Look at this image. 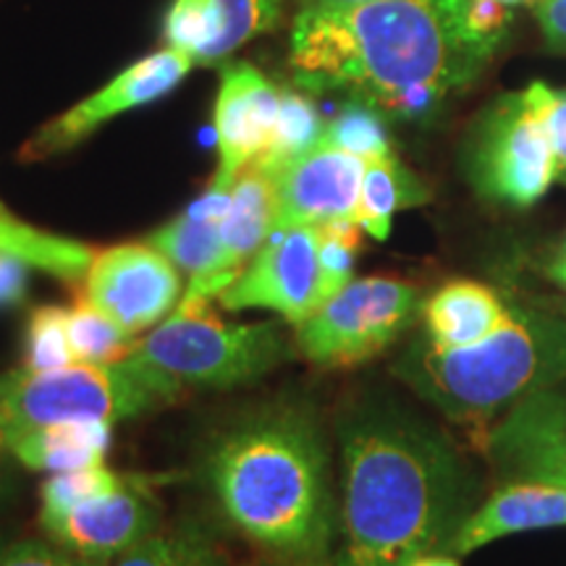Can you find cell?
Masks as SVG:
<instances>
[{
    "label": "cell",
    "instance_id": "obj_6",
    "mask_svg": "<svg viewBox=\"0 0 566 566\" xmlns=\"http://www.w3.org/2000/svg\"><path fill=\"white\" fill-rule=\"evenodd\" d=\"M176 401L153 375L132 363L69 365L59 370L0 375V433L63 422H124Z\"/></svg>",
    "mask_w": 566,
    "mask_h": 566
},
{
    "label": "cell",
    "instance_id": "obj_22",
    "mask_svg": "<svg viewBox=\"0 0 566 566\" xmlns=\"http://www.w3.org/2000/svg\"><path fill=\"white\" fill-rule=\"evenodd\" d=\"M0 252L19 258L21 263L53 275V279L76 283L84 281L97 250L59 233L42 231L0 210Z\"/></svg>",
    "mask_w": 566,
    "mask_h": 566
},
{
    "label": "cell",
    "instance_id": "obj_35",
    "mask_svg": "<svg viewBox=\"0 0 566 566\" xmlns=\"http://www.w3.org/2000/svg\"><path fill=\"white\" fill-rule=\"evenodd\" d=\"M475 9L483 13V17L491 21L499 32H509V27H512V21L516 13L522 9L533 11L535 6H541L543 0H470Z\"/></svg>",
    "mask_w": 566,
    "mask_h": 566
},
{
    "label": "cell",
    "instance_id": "obj_34",
    "mask_svg": "<svg viewBox=\"0 0 566 566\" xmlns=\"http://www.w3.org/2000/svg\"><path fill=\"white\" fill-rule=\"evenodd\" d=\"M27 271H30V265L0 252V307H17L24 302Z\"/></svg>",
    "mask_w": 566,
    "mask_h": 566
},
{
    "label": "cell",
    "instance_id": "obj_29",
    "mask_svg": "<svg viewBox=\"0 0 566 566\" xmlns=\"http://www.w3.org/2000/svg\"><path fill=\"white\" fill-rule=\"evenodd\" d=\"M317 231H321V296L325 304L354 281L363 229L357 221H336L317 226Z\"/></svg>",
    "mask_w": 566,
    "mask_h": 566
},
{
    "label": "cell",
    "instance_id": "obj_30",
    "mask_svg": "<svg viewBox=\"0 0 566 566\" xmlns=\"http://www.w3.org/2000/svg\"><path fill=\"white\" fill-rule=\"evenodd\" d=\"M323 139L365 160L394 155L391 139H388L384 124H380L378 111L359 103H352L349 108L338 113L334 122L325 124Z\"/></svg>",
    "mask_w": 566,
    "mask_h": 566
},
{
    "label": "cell",
    "instance_id": "obj_11",
    "mask_svg": "<svg viewBox=\"0 0 566 566\" xmlns=\"http://www.w3.org/2000/svg\"><path fill=\"white\" fill-rule=\"evenodd\" d=\"M181 294V271L150 242L95 252L84 275V300L105 310L134 336L166 321Z\"/></svg>",
    "mask_w": 566,
    "mask_h": 566
},
{
    "label": "cell",
    "instance_id": "obj_31",
    "mask_svg": "<svg viewBox=\"0 0 566 566\" xmlns=\"http://www.w3.org/2000/svg\"><path fill=\"white\" fill-rule=\"evenodd\" d=\"M537 116L546 126L551 147L556 155V179L566 181V90H554L543 82H533L527 87Z\"/></svg>",
    "mask_w": 566,
    "mask_h": 566
},
{
    "label": "cell",
    "instance_id": "obj_20",
    "mask_svg": "<svg viewBox=\"0 0 566 566\" xmlns=\"http://www.w3.org/2000/svg\"><path fill=\"white\" fill-rule=\"evenodd\" d=\"M108 422H63L11 436L6 449L30 470L69 472L103 464L111 443Z\"/></svg>",
    "mask_w": 566,
    "mask_h": 566
},
{
    "label": "cell",
    "instance_id": "obj_41",
    "mask_svg": "<svg viewBox=\"0 0 566 566\" xmlns=\"http://www.w3.org/2000/svg\"><path fill=\"white\" fill-rule=\"evenodd\" d=\"M265 566H294V564H281V562H273V564H265Z\"/></svg>",
    "mask_w": 566,
    "mask_h": 566
},
{
    "label": "cell",
    "instance_id": "obj_38",
    "mask_svg": "<svg viewBox=\"0 0 566 566\" xmlns=\"http://www.w3.org/2000/svg\"><path fill=\"white\" fill-rule=\"evenodd\" d=\"M296 9H334V6L365 3V0H294Z\"/></svg>",
    "mask_w": 566,
    "mask_h": 566
},
{
    "label": "cell",
    "instance_id": "obj_2",
    "mask_svg": "<svg viewBox=\"0 0 566 566\" xmlns=\"http://www.w3.org/2000/svg\"><path fill=\"white\" fill-rule=\"evenodd\" d=\"M344 454V543L334 566H407L449 548L467 506L464 470L424 424L367 409L338 428Z\"/></svg>",
    "mask_w": 566,
    "mask_h": 566
},
{
    "label": "cell",
    "instance_id": "obj_14",
    "mask_svg": "<svg viewBox=\"0 0 566 566\" xmlns=\"http://www.w3.org/2000/svg\"><path fill=\"white\" fill-rule=\"evenodd\" d=\"M160 509L147 488L126 483L122 491L84 501L55 516H40V525L59 546L87 558L113 562L158 530Z\"/></svg>",
    "mask_w": 566,
    "mask_h": 566
},
{
    "label": "cell",
    "instance_id": "obj_21",
    "mask_svg": "<svg viewBox=\"0 0 566 566\" xmlns=\"http://www.w3.org/2000/svg\"><path fill=\"white\" fill-rule=\"evenodd\" d=\"M428 189L396 160V155L373 158L365 166L354 221L359 223V229L367 237L384 242L388 233H391V221L396 212L428 202Z\"/></svg>",
    "mask_w": 566,
    "mask_h": 566
},
{
    "label": "cell",
    "instance_id": "obj_19",
    "mask_svg": "<svg viewBox=\"0 0 566 566\" xmlns=\"http://www.w3.org/2000/svg\"><path fill=\"white\" fill-rule=\"evenodd\" d=\"M231 189L208 187L202 200H197L192 208L174 221L160 226L150 233L153 247L166 254L179 271L187 275V283L205 279L218 263L223 244V218L229 210Z\"/></svg>",
    "mask_w": 566,
    "mask_h": 566
},
{
    "label": "cell",
    "instance_id": "obj_26",
    "mask_svg": "<svg viewBox=\"0 0 566 566\" xmlns=\"http://www.w3.org/2000/svg\"><path fill=\"white\" fill-rule=\"evenodd\" d=\"M325 134V122L317 113L315 103L296 90H283L279 122H275L271 145L254 160V166L268 174H279L286 163H292L313 150Z\"/></svg>",
    "mask_w": 566,
    "mask_h": 566
},
{
    "label": "cell",
    "instance_id": "obj_3",
    "mask_svg": "<svg viewBox=\"0 0 566 566\" xmlns=\"http://www.w3.org/2000/svg\"><path fill=\"white\" fill-rule=\"evenodd\" d=\"M205 472L231 525L273 562L334 566L328 457L304 409L273 407L239 420L212 443Z\"/></svg>",
    "mask_w": 566,
    "mask_h": 566
},
{
    "label": "cell",
    "instance_id": "obj_10",
    "mask_svg": "<svg viewBox=\"0 0 566 566\" xmlns=\"http://www.w3.org/2000/svg\"><path fill=\"white\" fill-rule=\"evenodd\" d=\"M223 310H273L300 325L321 310V231L317 226L279 229L244 273L218 296Z\"/></svg>",
    "mask_w": 566,
    "mask_h": 566
},
{
    "label": "cell",
    "instance_id": "obj_15",
    "mask_svg": "<svg viewBox=\"0 0 566 566\" xmlns=\"http://www.w3.org/2000/svg\"><path fill=\"white\" fill-rule=\"evenodd\" d=\"M275 176L260 166H247L242 176L233 181L229 210L223 218V244L218 263L205 279L187 283L179 304H197L218 300L231 286L252 258L275 231Z\"/></svg>",
    "mask_w": 566,
    "mask_h": 566
},
{
    "label": "cell",
    "instance_id": "obj_33",
    "mask_svg": "<svg viewBox=\"0 0 566 566\" xmlns=\"http://www.w3.org/2000/svg\"><path fill=\"white\" fill-rule=\"evenodd\" d=\"M533 17L551 51L566 53V0H543L533 9Z\"/></svg>",
    "mask_w": 566,
    "mask_h": 566
},
{
    "label": "cell",
    "instance_id": "obj_5",
    "mask_svg": "<svg viewBox=\"0 0 566 566\" xmlns=\"http://www.w3.org/2000/svg\"><path fill=\"white\" fill-rule=\"evenodd\" d=\"M286 338L275 323H229L210 302L176 304L150 336L126 357L153 375L174 399L184 391H226L263 378L286 357Z\"/></svg>",
    "mask_w": 566,
    "mask_h": 566
},
{
    "label": "cell",
    "instance_id": "obj_18",
    "mask_svg": "<svg viewBox=\"0 0 566 566\" xmlns=\"http://www.w3.org/2000/svg\"><path fill=\"white\" fill-rule=\"evenodd\" d=\"M509 304L478 281H451L422 304L424 338L441 349L470 346L506 321Z\"/></svg>",
    "mask_w": 566,
    "mask_h": 566
},
{
    "label": "cell",
    "instance_id": "obj_27",
    "mask_svg": "<svg viewBox=\"0 0 566 566\" xmlns=\"http://www.w3.org/2000/svg\"><path fill=\"white\" fill-rule=\"evenodd\" d=\"M126 483H129V480L118 475V472L108 470L105 464H92L69 472H53V475L42 483L40 516L63 514L69 512V509L84 504V501L122 491Z\"/></svg>",
    "mask_w": 566,
    "mask_h": 566
},
{
    "label": "cell",
    "instance_id": "obj_16",
    "mask_svg": "<svg viewBox=\"0 0 566 566\" xmlns=\"http://www.w3.org/2000/svg\"><path fill=\"white\" fill-rule=\"evenodd\" d=\"M483 443L512 478L566 475V388L533 394L501 417Z\"/></svg>",
    "mask_w": 566,
    "mask_h": 566
},
{
    "label": "cell",
    "instance_id": "obj_9",
    "mask_svg": "<svg viewBox=\"0 0 566 566\" xmlns=\"http://www.w3.org/2000/svg\"><path fill=\"white\" fill-rule=\"evenodd\" d=\"M195 66L197 61L192 55L174 51V48H163L158 53L145 55V59L132 63L129 69H124L122 74L113 76L101 90L92 92L90 97L71 105L53 122L40 126L24 142L19 158L24 163H38L74 150L80 142L113 122V118L166 97L168 92L187 80V74Z\"/></svg>",
    "mask_w": 566,
    "mask_h": 566
},
{
    "label": "cell",
    "instance_id": "obj_37",
    "mask_svg": "<svg viewBox=\"0 0 566 566\" xmlns=\"http://www.w3.org/2000/svg\"><path fill=\"white\" fill-rule=\"evenodd\" d=\"M548 275H551V281H556L558 286L566 289V250L564 247H562V252L554 258V263L548 265Z\"/></svg>",
    "mask_w": 566,
    "mask_h": 566
},
{
    "label": "cell",
    "instance_id": "obj_32",
    "mask_svg": "<svg viewBox=\"0 0 566 566\" xmlns=\"http://www.w3.org/2000/svg\"><path fill=\"white\" fill-rule=\"evenodd\" d=\"M0 566H111V562L80 556L53 541H17L0 548Z\"/></svg>",
    "mask_w": 566,
    "mask_h": 566
},
{
    "label": "cell",
    "instance_id": "obj_4",
    "mask_svg": "<svg viewBox=\"0 0 566 566\" xmlns=\"http://www.w3.org/2000/svg\"><path fill=\"white\" fill-rule=\"evenodd\" d=\"M394 373L462 428L488 436L495 417L566 380V315L509 304L483 342L441 349L417 338Z\"/></svg>",
    "mask_w": 566,
    "mask_h": 566
},
{
    "label": "cell",
    "instance_id": "obj_1",
    "mask_svg": "<svg viewBox=\"0 0 566 566\" xmlns=\"http://www.w3.org/2000/svg\"><path fill=\"white\" fill-rule=\"evenodd\" d=\"M504 40L470 0L296 9L289 69L304 90L420 118L470 87Z\"/></svg>",
    "mask_w": 566,
    "mask_h": 566
},
{
    "label": "cell",
    "instance_id": "obj_7",
    "mask_svg": "<svg viewBox=\"0 0 566 566\" xmlns=\"http://www.w3.org/2000/svg\"><path fill=\"white\" fill-rule=\"evenodd\" d=\"M464 174L485 200L530 208L556 179V155L527 90L495 97L464 145Z\"/></svg>",
    "mask_w": 566,
    "mask_h": 566
},
{
    "label": "cell",
    "instance_id": "obj_39",
    "mask_svg": "<svg viewBox=\"0 0 566 566\" xmlns=\"http://www.w3.org/2000/svg\"><path fill=\"white\" fill-rule=\"evenodd\" d=\"M3 449H6V438H3V433H0V454H3Z\"/></svg>",
    "mask_w": 566,
    "mask_h": 566
},
{
    "label": "cell",
    "instance_id": "obj_25",
    "mask_svg": "<svg viewBox=\"0 0 566 566\" xmlns=\"http://www.w3.org/2000/svg\"><path fill=\"white\" fill-rule=\"evenodd\" d=\"M66 323L71 352L80 365H118L137 346L132 331L84 296L66 310Z\"/></svg>",
    "mask_w": 566,
    "mask_h": 566
},
{
    "label": "cell",
    "instance_id": "obj_43",
    "mask_svg": "<svg viewBox=\"0 0 566 566\" xmlns=\"http://www.w3.org/2000/svg\"><path fill=\"white\" fill-rule=\"evenodd\" d=\"M564 250H566V242H564Z\"/></svg>",
    "mask_w": 566,
    "mask_h": 566
},
{
    "label": "cell",
    "instance_id": "obj_17",
    "mask_svg": "<svg viewBox=\"0 0 566 566\" xmlns=\"http://www.w3.org/2000/svg\"><path fill=\"white\" fill-rule=\"evenodd\" d=\"M548 527H566V480L556 475L514 478L467 516L449 551L467 556L501 537Z\"/></svg>",
    "mask_w": 566,
    "mask_h": 566
},
{
    "label": "cell",
    "instance_id": "obj_42",
    "mask_svg": "<svg viewBox=\"0 0 566 566\" xmlns=\"http://www.w3.org/2000/svg\"><path fill=\"white\" fill-rule=\"evenodd\" d=\"M556 478H564L566 480V475H556Z\"/></svg>",
    "mask_w": 566,
    "mask_h": 566
},
{
    "label": "cell",
    "instance_id": "obj_8",
    "mask_svg": "<svg viewBox=\"0 0 566 566\" xmlns=\"http://www.w3.org/2000/svg\"><path fill=\"white\" fill-rule=\"evenodd\" d=\"M422 310L412 283L367 275L354 279L296 325V349L317 367H354L384 354Z\"/></svg>",
    "mask_w": 566,
    "mask_h": 566
},
{
    "label": "cell",
    "instance_id": "obj_40",
    "mask_svg": "<svg viewBox=\"0 0 566 566\" xmlns=\"http://www.w3.org/2000/svg\"><path fill=\"white\" fill-rule=\"evenodd\" d=\"M558 313L566 315V302H558Z\"/></svg>",
    "mask_w": 566,
    "mask_h": 566
},
{
    "label": "cell",
    "instance_id": "obj_24",
    "mask_svg": "<svg viewBox=\"0 0 566 566\" xmlns=\"http://www.w3.org/2000/svg\"><path fill=\"white\" fill-rule=\"evenodd\" d=\"M111 566H233L226 548L210 530L192 522L158 527L137 546L116 556Z\"/></svg>",
    "mask_w": 566,
    "mask_h": 566
},
{
    "label": "cell",
    "instance_id": "obj_23",
    "mask_svg": "<svg viewBox=\"0 0 566 566\" xmlns=\"http://www.w3.org/2000/svg\"><path fill=\"white\" fill-rule=\"evenodd\" d=\"M205 24L200 63L221 61L260 34L271 32L289 0H197Z\"/></svg>",
    "mask_w": 566,
    "mask_h": 566
},
{
    "label": "cell",
    "instance_id": "obj_36",
    "mask_svg": "<svg viewBox=\"0 0 566 566\" xmlns=\"http://www.w3.org/2000/svg\"><path fill=\"white\" fill-rule=\"evenodd\" d=\"M407 566H459V562L454 554H438V551H433V554L415 556Z\"/></svg>",
    "mask_w": 566,
    "mask_h": 566
},
{
    "label": "cell",
    "instance_id": "obj_13",
    "mask_svg": "<svg viewBox=\"0 0 566 566\" xmlns=\"http://www.w3.org/2000/svg\"><path fill=\"white\" fill-rule=\"evenodd\" d=\"M283 90L250 63H231L221 71L212 129H216L218 168L210 187L231 189L271 145L279 122Z\"/></svg>",
    "mask_w": 566,
    "mask_h": 566
},
{
    "label": "cell",
    "instance_id": "obj_12",
    "mask_svg": "<svg viewBox=\"0 0 566 566\" xmlns=\"http://www.w3.org/2000/svg\"><path fill=\"white\" fill-rule=\"evenodd\" d=\"M367 160L321 139L275 176V231L354 221Z\"/></svg>",
    "mask_w": 566,
    "mask_h": 566
},
{
    "label": "cell",
    "instance_id": "obj_28",
    "mask_svg": "<svg viewBox=\"0 0 566 566\" xmlns=\"http://www.w3.org/2000/svg\"><path fill=\"white\" fill-rule=\"evenodd\" d=\"M76 365L69 342L66 310L55 304H42L30 315L24 344V370H59V367Z\"/></svg>",
    "mask_w": 566,
    "mask_h": 566
}]
</instances>
